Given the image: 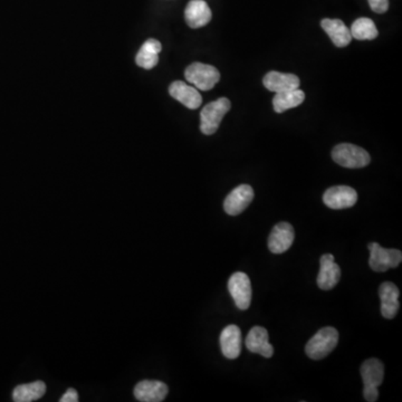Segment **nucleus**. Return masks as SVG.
Here are the masks:
<instances>
[{
	"mask_svg": "<svg viewBox=\"0 0 402 402\" xmlns=\"http://www.w3.org/2000/svg\"><path fill=\"white\" fill-rule=\"evenodd\" d=\"M361 376L364 380V396L368 402H374L379 398L378 387L384 378V366L378 359H368L361 366Z\"/></svg>",
	"mask_w": 402,
	"mask_h": 402,
	"instance_id": "obj_1",
	"label": "nucleus"
},
{
	"mask_svg": "<svg viewBox=\"0 0 402 402\" xmlns=\"http://www.w3.org/2000/svg\"><path fill=\"white\" fill-rule=\"evenodd\" d=\"M337 329L331 327H323L307 342L305 353L312 360H322L337 348Z\"/></svg>",
	"mask_w": 402,
	"mask_h": 402,
	"instance_id": "obj_2",
	"label": "nucleus"
},
{
	"mask_svg": "<svg viewBox=\"0 0 402 402\" xmlns=\"http://www.w3.org/2000/svg\"><path fill=\"white\" fill-rule=\"evenodd\" d=\"M231 104L227 97H221L207 104L200 113V130L203 134L211 135L218 130L223 117L228 113Z\"/></svg>",
	"mask_w": 402,
	"mask_h": 402,
	"instance_id": "obj_3",
	"label": "nucleus"
},
{
	"mask_svg": "<svg viewBox=\"0 0 402 402\" xmlns=\"http://www.w3.org/2000/svg\"><path fill=\"white\" fill-rule=\"evenodd\" d=\"M332 159L339 166L349 169L364 168L371 161L370 154L360 147L341 143L332 151Z\"/></svg>",
	"mask_w": 402,
	"mask_h": 402,
	"instance_id": "obj_4",
	"label": "nucleus"
},
{
	"mask_svg": "<svg viewBox=\"0 0 402 402\" xmlns=\"http://www.w3.org/2000/svg\"><path fill=\"white\" fill-rule=\"evenodd\" d=\"M186 80L200 91H211L221 80L217 68L203 63H192L184 72Z\"/></svg>",
	"mask_w": 402,
	"mask_h": 402,
	"instance_id": "obj_5",
	"label": "nucleus"
},
{
	"mask_svg": "<svg viewBox=\"0 0 402 402\" xmlns=\"http://www.w3.org/2000/svg\"><path fill=\"white\" fill-rule=\"evenodd\" d=\"M368 248L370 250L369 266L374 272H387L390 268H398L401 263L402 253L399 249L384 248L378 243H370Z\"/></svg>",
	"mask_w": 402,
	"mask_h": 402,
	"instance_id": "obj_6",
	"label": "nucleus"
},
{
	"mask_svg": "<svg viewBox=\"0 0 402 402\" xmlns=\"http://www.w3.org/2000/svg\"><path fill=\"white\" fill-rule=\"evenodd\" d=\"M228 291L239 310L245 311L249 309L252 303V283L245 273L236 272L231 276Z\"/></svg>",
	"mask_w": 402,
	"mask_h": 402,
	"instance_id": "obj_7",
	"label": "nucleus"
},
{
	"mask_svg": "<svg viewBox=\"0 0 402 402\" xmlns=\"http://www.w3.org/2000/svg\"><path fill=\"white\" fill-rule=\"evenodd\" d=\"M358 201V194L348 186H335L329 188L323 195V203L327 207L340 211L353 207Z\"/></svg>",
	"mask_w": 402,
	"mask_h": 402,
	"instance_id": "obj_8",
	"label": "nucleus"
},
{
	"mask_svg": "<svg viewBox=\"0 0 402 402\" xmlns=\"http://www.w3.org/2000/svg\"><path fill=\"white\" fill-rule=\"evenodd\" d=\"M341 278V268L334 262L332 254H325L319 260V273L317 283L323 291H329L339 284Z\"/></svg>",
	"mask_w": 402,
	"mask_h": 402,
	"instance_id": "obj_9",
	"label": "nucleus"
},
{
	"mask_svg": "<svg viewBox=\"0 0 402 402\" xmlns=\"http://www.w3.org/2000/svg\"><path fill=\"white\" fill-rule=\"evenodd\" d=\"M254 199V190L249 184H240L227 196L223 209L229 216H237L250 205Z\"/></svg>",
	"mask_w": 402,
	"mask_h": 402,
	"instance_id": "obj_10",
	"label": "nucleus"
},
{
	"mask_svg": "<svg viewBox=\"0 0 402 402\" xmlns=\"http://www.w3.org/2000/svg\"><path fill=\"white\" fill-rule=\"evenodd\" d=\"M294 237L295 233L291 223H277L268 237V248L273 254H283L291 248Z\"/></svg>",
	"mask_w": 402,
	"mask_h": 402,
	"instance_id": "obj_11",
	"label": "nucleus"
},
{
	"mask_svg": "<svg viewBox=\"0 0 402 402\" xmlns=\"http://www.w3.org/2000/svg\"><path fill=\"white\" fill-rule=\"evenodd\" d=\"M168 386L158 380H143L134 388V397L142 402H160L168 395Z\"/></svg>",
	"mask_w": 402,
	"mask_h": 402,
	"instance_id": "obj_12",
	"label": "nucleus"
},
{
	"mask_svg": "<svg viewBox=\"0 0 402 402\" xmlns=\"http://www.w3.org/2000/svg\"><path fill=\"white\" fill-rule=\"evenodd\" d=\"M169 93L176 101L184 104V107L190 110H196L203 103L201 94L194 86L184 83L182 80H176L169 86Z\"/></svg>",
	"mask_w": 402,
	"mask_h": 402,
	"instance_id": "obj_13",
	"label": "nucleus"
},
{
	"mask_svg": "<svg viewBox=\"0 0 402 402\" xmlns=\"http://www.w3.org/2000/svg\"><path fill=\"white\" fill-rule=\"evenodd\" d=\"M211 17L213 14L211 8L203 0H191L184 11V18L188 26L194 29L206 26L207 23H211Z\"/></svg>",
	"mask_w": 402,
	"mask_h": 402,
	"instance_id": "obj_14",
	"label": "nucleus"
},
{
	"mask_svg": "<svg viewBox=\"0 0 402 402\" xmlns=\"http://www.w3.org/2000/svg\"><path fill=\"white\" fill-rule=\"evenodd\" d=\"M399 288L391 283L384 282L379 287V296L381 300V313L384 319H392L399 311Z\"/></svg>",
	"mask_w": 402,
	"mask_h": 402,
	"instance_id": "obj_15",
	"label": "nucleus"
},
{
	"mask_svg": "<svg viewBox=\"0 0 402 402\" xmlns=\"http://www.w3.org/2000/svg\"><path fill=\"white\" fill-rule=\"evenodd\" d=\"M246 348L264 358H272L274 354V348L268 340V329L262 327H254L249 331L246 337Z\"/></svg>",
	"mask_w": 402,
	"mask_h": 402,
	"instance_id": "obj_16",
	"label": "nucleus"
},
{
	"mask_svg": "<svg viewBox=\"0 0 402 402\" xmlns=\"http://www.w3.org/2000/svg\"><path fill=\"white\" fill-rule=\"evenodd\" d=\"M221 352L229 360H235L240 356L241 332L237 325L231 324L225 327L221 334Z\"/></svg>",
	"mask_w": 402,
	"mask_h": 402,
	"instance_id": "obj_17",
	"label": "nucleus"
},
{
	"mask_svg": "<svg viewBox=\"0 0 402 402\" xmlns=\"http://www.w3.org/2000/svg\"><path fill=\"white\" fill-rule=\"evenodd\" d=\"M263 83L265 88L270 91L280 93V92L291 91V90L300 88L301 80L294 74L280 73V72L272 70L265 75Z\"/></svg>",
	"mask_w": 402,
	"mask_h": 402,
	"instance_id": "obj_18",
	"label": "nucleus"
},
{
	"mask_svg": "<svg viewBox=\"0 0 402 402\" xmlns=\"http://www.w3.org/2000/svg\"><path fill=\"white\" fill-rule=\"evenodd\" d=\"M321 26L337 47L348 46L352 41L350 29L340 19H323Z\"/></svg>",
	"mask_w": 402,
	"mask_h": 402,
	"instance_id": "obj_19",
	"label": "nucleus"
},
{
	"mask_svg": "<svg viewBox=\"0 0 402 402\" xmlns=\"http://www.w3.org/2000/svg\"><path fill=\"white\" fill-rule=\"evenodd\" d=\"M162 50V45L159 41L154 38H150L141 47L135 62L140 68L151 70L156 68L159 62V53Z\"/></svg>",
	"mask_w": 402,
	"mask_h": 402,
	"instance_id": "obj_20",
	"label": "nucleus"
},
{
	"mask_svg": "<svg viewBox=\"0 0 402 402\" xmlns=\"http://www.w3.org/2000/svg\"><path fill=\"white\" fill-rule=\"evenodd\" d=\"M305 100V94L300 88L276 93L273 99V107L276 113H283L290 109L299 107Z\"/></svg>",
	"mask_w": 402,
	"mask_h": 402,
	"instance_id": "obj_21",
	"label": "nucleus"
},
{
	"mask_svg": "<svg viewBox=\"0 0 402 402\" xmlns=\"http://www.w3.org/2000/svg\"><path fill=\"white\" fill-rule=\"evenodd\" d=\"M46 392V384L43 381L21 384L13 392V400L16 402H31L41 399Z\"/></svg>",
	"mask_w": 402,
	"mask_h": 402,
	"instance_id": "obj_22",
	"label": "nucleus"
},
{
	"mask_svg": "<svg viewBox=\"0 0 402 402\" xmlns=\"http://www.w3.org/2000/svg\"><path fill=\"white\" fill-rule=\"evenodd\" d=\"M350 33L352 38L358 39V41H372V39L376 38L378 35H379L376 23L371 19L366 18V17L356 19L352 23Z\"/></svg>",
	"mask_w": 402,
	"mask_h": 402,
	"instance_id": "obj_23",
	"label": "nucleus"
},
{
	"mask_svg": "<svg viewBox=\"0 0 402 402\" xmlns=\"http://www.w3.org/2000/svg\"><path fill=\"white\" fill-rule=\"evenodd\" d=\"M372 11L376 14H384L389 9V0H368Z\"/></svg>",
	"mask_w": 402,
	"mask_h": 402,
	"instance_id": "obj_24",
	"label": "nucleus"
},
{
	"mask_svg": "<svg viewBox=\"0 0 402 402\" xmlns=\"http://www.w3.org/2000/svg\"><path fill=\"white\" fill-rule=\"evenodd\" d=\"M60 402H78V395L75 389H68L60 399Z\"/></svg>",
	"mask_w": 402,
	"mask_h": 402,
	"instance_id": "obj_25",
	"label": "nucleus"
}]
</instances>
